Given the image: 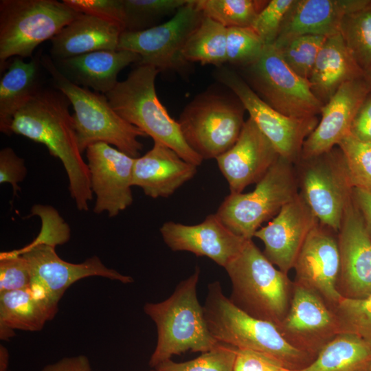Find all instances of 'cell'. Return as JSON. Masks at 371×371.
Listing matches in <instances>:
<instances>
[{
  "label": "cell",
  "mask_w": 371,
  "mask_h": 371,
  "mask_svg": "<svg viewBox=\"0 0 371 371\" xmlns=\"http://www.w3.org/2000/svg\"><path fill=\"white\" fill-rule=\"evenodd\" d=\"M350 134L359 140L371 142V92L357 111Z\"/></svg>",
  "instance_id": "obj_45"
},
{
  "label": "cell",
  "mask_w": 371,
  "mask_h": 371,
  "mask_svg": "<svg viewBox=\"0 0 371 371\" xmlns=\"http://www.w3.org/2000/svg\"><path fill=\"white\" fill-rule=\"evenodd\" d=\"M159 71L153 66L137 64L126 78L104 94L113 109L154 142L175 150L184 160L201 165L203 159L186 143L177 121L171 117L155 90Z\"/></svg>",
  "instance_id": "obj_5"
},
{
  "label": "cell",
  "mask_w": 371,
  "mask_h": 371,
  "mask_svg": "<svg viewBox=\"0 0 371 371\" xmlns=\"http://www.w3.org/2000/svg\"><path fill=\"white\" fill-rule=\"evenodd\" d=\"M297 162L299 194L318 222L337 233L353 190L341 150L335 146Z\"/></svg>",
  "instance_id": "obj_11"
},
{
  "label": "cell",
  "mask_w": 371,
  "mask_h": 371,
  "mask_svg": "<svg viewBox=\"0 0 371 371\" xmlns=\"http://www.w3.org/2000/svg\"><path fill=\"white\" fill-rule=\"evenodd\" d=\"M337 146L342 152L353 188L371 190V142L349 134Z\"/></svg>",
  "instance_id": "obj_38"
},
{
  "label": "cell",
  "mask_w": 371,
  "mask_h": 371,
  "mask_svg": "<svg viewBox=\"0 0 371 371\" xmlns=\"http://www.w3.org/2000/svg\"><path fill=\"white\" fill-rule=\"evenodd\" d=\"M291 161L279 157L247 193H229L216 214L236 234L251 240L263 223L272 219L299 193Z\"/></svg>",
  "instance_id": "obj_9"
},
{
  "label": "cell",
  "mask_w": 371,
  "mask_h": 371,
  "mask_svg": "<svg viewBox=\"0 0 371 371\" xmlns=\"http://www.w3.org/2000/svg\"><path fill=\"white\" fill-rule=\"evenodd\" d=\"M159 231L172 251L205 256L224 268L240 253L247 240L227 228L216 213L209 214L196 225L166 222Z\"/></svg>",
  "instance_id": "obj_20"
},
{
  "label": "cell",
  "mask_w": 371,
  "mask_h": 371,
  "mask_svg": "<svg viewBox=\"0 0 371 371\" xmlns=\"http://www.w3.org/2000/svg\"><path fill=\"white\" fill-rule=\"evenodd\" d=\"M140 57L127 50H99L60 60H54L59 71L80 87L106 94L118 82V74Z\"/></svg>",
  "instance_id": "obj_26"
},
{
  "label": "cell",
  "mask_w": 371,
  "mask_h": 371,
  "mask_svg": "<svg viewBox=\"0 0 371 371\" xmlns=\"http://www.w3.org/2000/svg\"><path fill=\"white\" fill-rule=\"evenodd\" d=\"M41 64L53 87L63 93L74 109L72 115L80 152L91 144L104 142L134 157H139L146 134L123 119L104 94L80 87L66 78L49 55H41Z\"/></svg>",
  "instance_id": "obj_4"
},
{
  "label": "cell",
  "mask_w": 371,
  "mask_h": 371,
  "mask_svg": "<svg viewBox=\"0 0 371 371\" xmlns=\"http://www.w3.org/2000/svg\"><path fill=\"white\" fill-rule=\"evenodd\" d=\"M327 37L304 35L275 46L283 60L298 76L308 80L318 53Z\"/></svg>",
  "instance_id": "obj_36"
},
{
  "label": "cell",
  "mask_w": 371,
  "mask_h": 371,
  "mask_svg": "<svg viewBox=\"0 0 371 371\" xmlns=\"http://www.w3.org/2000/svg\"><path fill=\"white\" fill-rule=\"evenodd\" d=\"M278 371H301V370H290V369H287V368H282Z\"/></svg>",
  "instance_id": "obj_50"
},
{
  "label": "cell",
  "mask_w": 371,
  "mask_h": 371,
  "mask_svg": "<svg viewBox=\"0 0 371 371\" xmlns=\"http://www.w3.org/2000/svg\"><path fill=\"white\" fill-rule=\"evenodd\" d=\"M55 247L33 240L30 244L14 250L28 263L32 275L31 284L41 288L58 302L70 286L88 277H102L124 284L134 281L131 276L107 267L97 256L80 263H71L61 259Z\"/></svg>",
  "instance_id": "obj_14"
},
{
  "label": "cell",
  "mask_w": 371,
  "mask_h": 371,
  "mask_svg": "<svg viewBox=\"0 0 371 371\" xmlns=\"http://www.w3.org/2000/svg\"><path fill=\"white\" fill-rule=\"evenodd\" d=\"M242 69L240 75L250 88L280 113L293 118L320 114L324 104L312 92L308 80L288 66L273 45H266L260 57Z\"/></svg>",
  "instance_id": "obj_10"
},
{
  "label": "cell",
  "mask_w": 371,
  "mask_h": 371,
  "mask_svg": "<svg viewBox=\"0 0 371 371\" xmlns=\"http://www.w3.org/2000/svg\"><path fill=\"white\" fill-rule=\"evenodd\" d=\"M41 371H91L88 357L83 355L63 357L45 366Z\"/></svg>",
  "instance_id": "obj_46"
},
{
  "label": "cell",
  "mask_w": 371,
  "mask_h": 371,
  "mask_svg": "<svg viewBox=\"0 0 371 371\" xmlns=\"http://www.w3.org/2000/svg\"><path fill=\"white\" fill-rule=\"evenodd\" d=\"M266 45L251 27L227 28V63L246 67L254 63L261 55Z\"/></svg>",
  "instance_id": "obj_39"
},
{
  "label": "cell",
  "mask_w": 371,
  "mask_h": 371,
  "mask_svg": "<svg viewBox=\"0 0 371 371\" xmlns=\"http://www.w3.org/2000/svg\"><path fill=\"white\" fill-rule=\"evenodd\" d=\"M85 151L91 189L95 195L93 212L114 217L133 203L135 158L104 142L91 144Z\"/></svg>",
  "instance_id": "obj_16"
},
{
  "label": "cell",
  "mask_w": 371,
  "mask_h": 371,
  "mask_svg": "<svg viewBox=\"0 0 371 371\" xmlns=\"http://www.w3.org/2000/svg\"><path fill=\"white\" fill-rule=\"evenodd\" d=\"M232 282L229 300L253 317L277 327L289 308L293 284L251 240L225 267Z\"/></svg>",
  "instance_id": "obj_6"
},
{
  "label": "cell",
  "mask_w": 371,
  "mask_h": 371,
  "mask_svg": "<svg viewBox=\"0 0 371 371\" xmlns=\"http://www.w3.org/2000/svg\"><path fill=\"white\" fill-rule=\"evenodd\" d=\"M63 1L78 12L117 23L124 29L122 0H63Z\"/></svg>",
  "instance_id": "obj_42"
},
{
  "label": "cell",
  "mask_w": 371,
  "mask_h": 371,
  "mask_svg": "<svg viewBox=\"0 0 371 371\" xmlns=\"http://www.w3.org/2000/svg\"><path fill=\"white\" fill-rule=\"evenodd\" d=\"M196 172V165L184 160L167 146L154 142L150 150L135 158L132 183L149 197H168Z\"/></svg>",
  "instance_id": "obj_24"
},
{
  "label": "cell",
  "mask_w": 371,
  "mask_h": 371,
  "mask_svg": "<svg viewBox=\"0 0 371 371\" xmlns=\"http://www.w3.org/2000/svg\"><path fill=\"white\" fill-rule=\"evenodd\" d=\"M293 0H271L259 12L251 27L265 45H273Z\"/></svg>",
  "instance_id": "obj_41"
},
{
  "label": "cell",
  "mask_w": 371,
  "mask_h": 371,
  "mask_svg": "<svg viewBox=\"0 0 371 371\" xmlns=\"http://www.w3.org/2000/svg\"><path fill=\"white\" fill-rule=\"evenodd\" d=\"M203 307L208 330L218 342L259 352L290 370H303L315 359L290 344L275 324L235 306L218 281L208 284Z\"/></svg>",
  "instance_id": "obj_2"
},
{
  "label": "cell",
  "mask_w": 371,
  "mask_h": 371,
  "mask_svg": "<svg viewBox=\"0 0 371 371\" xmlns=\"http://www.w3.org/2000/svg\"><path fill=\"white\" fill-rule=\"evenodd\" d=\"M27 173L24 159L18 156L12 148L5 147L0 150V183H10L14 196L21 190L19 183L25 179Z\"/></svg>",
  "instance_id": "obj_43"
},
{
  "label": "cell",
  "mask_w": 371,
  "mask_h": 371,
  "mask_svg": "<svg viewBox=\"0 0 371 371\" xmlns=\"http://www.w3.org/2000/svg\"><path fill=\"white\" fill-rule=\"evenodd\" d=\"M80 12L56 0L0 1V69L11 58L33 57Z\"/></svg>",
  "instance_id": "obj_8"
},
{
  "label": "cell",
  "mask_w": 371,
  "mask_h": 371,
  "mask_svg": "<svg viewBox=\"0 0 371 371\" xmlns=\"http://www.w3.org/2000/svg\"><path fill=\"white\" fill-rule=\"evenodd\" d=\"M58 303L32 284L0 293V339L8 341L16 330H42L58 313Z\"/></svg>",
  "instance_id": "obj_27"
},
{
  "label": "cell",
  "mask_w": 371,
  "mask_h": 371,
  "mask_svg": "<svg viewBox=\"0 0 371 371\" xmlns=\"http://www.w3.org/2000/svg\"><path fill=\"white\" fill-rule=\"evenodd\" d=\"M203 16L196 0H189L164 23L142 31H124L117 50L136 53L140 57L137 64L153 66L159 73H184L190 63L183 58V50Z\"/></svg>",
  "instance_id": "obj_12"
},
{
  "label": "cell",
  "mask_w": 371,
  "mask_h": 371,
  "mask_svg": "<svg viewBox=\"0 0 371 371\" xmlns=\"http://www.w3.org/2000/svg\"><path fill=\"white\" fill-rule=\"evenodd\" d=\"M371 346L359 336L340 333L301 371H370Z\"/></svg>",
  "instance_id": "obj_30"
},
{
  "label": "cell",
  "mask_w": 371,
  "mask_h": 371,
  "mask_svg": "<svg viewBox=\"0 0 371 371\" xmlns=\"http://www.w3.org/2000/svg\"><path fill=\"white\" fill-rule=\"evenodd\" d=\"M237 351L234 346L218 342L194 359L183 362L169 359L155 368L161 371H234Z\"/></svg>",
  "instance_id": "obj_37"
},
{
  "label": "cell",
  "mask_w": 371,
  "mask_h": 371,
  "mask_svg": "<svg viewBox=\"0 0 371 371\" xmlns=\"http://www.w3.org/2000/svg\"><path fill=\"white\" fill-rule=\"evenodd\" d=\"M268 1L196 0L202 14L226 28L251 27Z\"/></svg>",
  "instance_id": "obj_32"
},
{
  "label": "cell",
  "mask_w": 371,
  "mask_h": 371,
  "mask_svg": "<svg viewBox=\"0 0 371 371\" xmlns=\"http://www.w3.org/2000/svg\"><path fill=\"white\" fill-rule=\"evenodd\" d=\"M352 199L363 219L371 238V190L353 188Z\"/></svg>",
  "instance_id": "obj_47"
},
{
  "label": "cell",
  "mask_w": 371,
  "mask_h": 371,
  "mask_svg": "<svg viewBox=\"0 0 371 371\" xmlns=\"http://www.w3.org/2000/svg\"><path fill=\"white\" fill-rule=\"evenodd\" d=\"M0 371H9V353L3 346H0Z\"/></svg>",
  "instance_id": "obj_48"
},
{
  "label": "cell",
  "mask_w": 371,
  "mask_h": 371,
  "mask_svg": "<svg viewBox=\"0 0 371 371\" xmlns=\"http://www.w3.org/2000/svg\"><path fill=\"white\" fill-rule=\"evenodd\" d=\"M337 234L338 291L344 297H366L371 295V238L352 195Z\"/></svg>",
  "instance_id": "obj_17"
},
{
  "label": "cell",
  "mask_w": 371,
  "mask_h": 371,
  "mask_svg": "<svg viewBox=\"0 0 371 371\" xmlns=\"http://www.w3.org/2000/svg\"><path fill=\"white\" fill-rule=\"evenodd\" d=\"M214 76L238 98L279 155L297 162L305 140L319 123L317 117L293 118L280 113L266 104L236 71L224 65L217 67Z\"/></svg>",
  "instance_id": "obj_13"
},
{
  "label": "cell",
  "mask_w": 371,
  "mask_h": 371,
  "mask_svg": "<svg viewBox=\"0 0 371 371\" xmlns=\"http://www.w3.org/2000/svg\"><path fill=\"white\" fill-rule=\"evenodd\" d=\"M364 77V71L348 51L340 33L327 37L308 82L312 92L325 104L344 83Z\"/></svg>",
  "instance_id": "obj_28"
},
{
  "label": "cell",
  "mask_w": 371,
  "mask_h": 371,
  "mask_svg": "<svg viewBox=\"0 0 371 371\" xmlns=\"http://www.w3.org/2000/svg\"><path fill=\"white\" fill-rule=\"evenodd\" d=\"M70 102L60 91L43 87L13 118L11 134L44 144L62 162L69 180V191L77 208L88 211L93 199L89 172L78 142Z\"/></svg>",
  "instance_id": "obj_1"
},
{
  "label": "cell",
  "mask_w": 371,
  "mask_h": 371,
  "mask_svg": "<svg viewBox=\"0 0 371 371\" xmlns=\"http://www.w3.org/2000/svg\"><path fill=\"white\" fill-rule=\"evenodd\" d=\"M370 3L371 0H293L273 45L278 46L304 35L330 37L337 34L346 15Z\"/></svg>",
  "instance_id": "obj_23"
},
{
  "label": "cell",
  "mask_w": 371,
  "mask_h": 371,
  "mask_svg": "<svg viewBox=\"0 0 371 371\" xmlns=\"http://www.w3.org/2000/svg\"><path fill=\"white\" fill-rule=\"evenodd\" d=\"M124 27L84 13L78 14L51 41L49 56L60 60L99 50H117Z\"/></svg>",
  "instance_id": "obj_25"
},
{
  "label": "cell",
  "mask_w": 371,
  "mask_h": 371,
  "mask_svg": "<svg viewBox=\"0 0 371 371\" xmlns=\"http://www.w3.org/2000/svg\"><path fill=\"white\" fill-rule=\"evenodd\" d=\"M332 229L315 225L306 237L295 262V283L319 293L332 308L343 297L338 291L340 254Z\"/></svg>",
  "instance_id": "obj_18"
},
{
  "label": "cell",
  "mask_w": 371,
  "mask_h": 371,
  "mask_svg": "<svg viewBox=\"0 0 371 371\" xmlns=\"http://www.w3.org/2000/svg\"><path fill=\"white\" fill-rule=\"evenodd\" d=\"M340 333H353L371 346V295L341 299L332 307Z\"/></svg>",
  "instance_id": "obj_35"
},
{
  "label": "cell",
  "mask_w": 371,
  "mask_h": 371,
  "mask_svg": "<svg viewBox=\"0 0 371 371\" xmlns=\"http://www.w3.org/2000/svg\"><path fill=\"white\" fill-rule=\"evenodd\" d=\"M150 371H161V370H159V369H157V368H153Z\"/></svg>",
  "instance_id": "obj_51"
},
{
  "label": "cell",
  "mask_w": 371,
  "mask_h": 371,
  "mask_svg": "<svg viewBox=\"0 0 371 371\" xmlns=\"http://www.w3.org/2000/svg\"><path fill=\"white\" fill-rule=\"evenodd\" d=\"M124 31L149 29L171 14L174 15L189 0H122Z\"/></svg>",
  "instance_id": "obj_34"
},
{
  "label": "cell",
  "mask_w": 371,
  "mask_h": 371,
  "mask_svg": "<svg viewBox=\"0 0 371 371\" xmlns=\"http://www.w3.org/2000/svg\"><path fill=\"white\" fill-rule=\"evenodd\" d=\"M221 85L196 95L177 120L185 141L203 159H216L227 151L245 122L240 100Z\"/></svg>",
  "instance_id": "obj_7"
},
{
  "label": "cell",
  "mask_w": 371,
  "mask_h": 371,
  "mask_svg": "<svg viewBox=\"0 0 371 371\" xmlns=\"http://www.w3.org/2000/svg\"><path fill=\"white\" fill-rule=\"evenodd\" d=\"M199 275L196 267L166 300L145 304L144 312L154 322L157 332V344L148 363L150 368H155L172 356L189 350L207 352L218 342L208 330L203 307L198 300Z\"/></svg>",
  "instance_id": "obj_3"
},
{
  "label": "cell",
  "mask_w": 371,
  "mask_h": 371,
  "mask_svg": "<svg viewBox=\"0 0 371 371\" xmlns=\"http://www.w3.org/2000/svg\"><path fill=\"white\" fill-rule=\"evenodd\" d=\"M278 328L290 344L314 359L340 333L336 315L324 298L295 282L289 310Z\"/></svg>",
  "instance_id": "obj_15"
},
{
  "label": "cell",
  "mask_w": 371,
  "mask_h": 371,
  "mask_svg": "<svg viewBox=\"0 0 371 371\" xmlns=\"http://www.w3.org/2000/svg\"><path fill=\"white\" fill-rule=\"evenodd\" d=\"M32 283V275L26 260L16 251L0 254V293L23 289Z\"/></svg>",
  "instance_id": "obj_40"
},
{
  "label": "cell",
  "mask_w": 371,
  "mask_h": 371,
  "mask_svg": "<svg viewBox=\"0 0 371 371\" xmlns=\"http://www.w3.org/2000/svg\"><path fill=\"white\" fill-rule=\"evenodd\" d=\"M364 78L367 82L368 86L371 90V65L370 67L364 72Z\"/></svg>",
  "instance_id": "obj_49"
},
{
  "label": "cell",
  "mask_w": 371,
  "mask_h": 371,
  "mask_svg": "<svg viewBox=\"0 0 371 371\" xmlns=\"http://www.w3.org/2000/svg\"><path fill=\"white\" fill-rule=\"evenodd\" d=\"M226 37V27L203 15L186 41L183 57L188 63L223 66L227 63Z\"/></svg>",
  "instance_id": "obj_31"
},
{
  "label": "cell",
  "mask_w": 371,
  "mask_h": 371,
  "mask_svg": "<svg viewBox=\"0 0 371 371\" xmlns=\"http://www.w3.org/2000/svg\"><path fill=\"white\" fill-rule=\"evenodd\" d=\"M284 368L271 358L246 349H238L234 371H278Z\"/></svg>",
  "instance_id": "obj_44"
},
{
  "label": "cell",
  "mask_w": 371,
  "mask_h": 371,
  "mask_svg": "<svg viewBox=\"0 0 371 371\" xmlns=\"http://www.w3.org/2000/svg\"><path fill=\"white\" fill-rule=\"evenodd\" d=\"M340 34L355 62L365 72L371 65V3L346 15Z\"/></svg>",
  "instance_id": "obj_33"
},
{
  "label": "cell",
  "mask_w": 371,
  "mask_h": 371,
  "mask_svg": "<svg viewBox=\"0 0 371 371\" xmlns=\"http://www.w3.org/2000/svg\"><path fill=\"white\" fill-rule=\"evenodd\" d=\"M370 371H371V370H370Z\"/></svg>",
  "instance_id": "obj_52"
},
{
  "label": "cell",
  "mask_w": 371,
  "mask_h": 371,
  "mask_svg": "<svg viewBox=\"0 0 371 371\" xmlns=\"http://www.w3.org/2000/svg\"><path fill=\"white\" fill-rule=\"evenodd\" d=\"M318 223L317 219L298 193L280 209L267 225L258 229L254 237L263 243V254L267 258L287 274L293 269L308 234Z\"/></svg>",
  "instance_id": "obj_19"
},
{
  "label": "cell",
  "mask_w": 371,
  "mask_h": 371,
  "mask_svg": "<svg viewBox=\"0 0 371 371\" xmlns=\"http://www.w3.org/2000/svg\"><path fill=\"white\" fill-rule=\"evenodd\" d=\"M41 55L25 62L14 57L0 80V131L11 135L13 118L43 87Z\"/></svg>",
  "instance_id": "obj_29"
},
{
  "label": "cell",
  "mask_w": 371,
  "mask_h": 371,
  "mask_svg": "<svg viewBox=\"0 0 371 371\" xmlns=\"http://www.w3.org/2000/svg\"><path fill=\"white\" fill-rule=\"evenodd\" d=\"M279 157L271 142L249 117L235 144L216 160L230 193H241L258 183Z\"/></svg>",
  "instance_id": "obj_21"
},
{
  "label": "cell",
  "mask_w": 371,
  "mask_h": 371,
  "mask_svg": "<svg viewBox=\"0 0 371 371\" xmlns=\"http://www.w3.org/2000/svg\"><path fill=\"white\" fill-rule=\"evenodd\" d=\"M370 92L364 77L343 84L322 106L321 119L305 140L300 159L323 154L337 146L350 133L353 120Z\"/></svg>",
  "instance_id": "obj_22"
}]
</instances>
